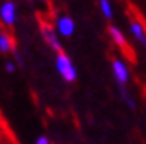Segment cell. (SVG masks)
Returning a JSON list of instances; mask_svg holds the SVG:
<instances>
[{"label": "cell", "mask_w": 146, "mask_h": 144, "mask_svg": "<svg viewBox=\"0 0 146 144\" xmlns=\"http://www.w3.org/2000/svg\"><path fill=\"white\" fill-rule=\"evenodd\" d=\"M99 7H100L102 15H104L106 19L112 18V6H111L109 0H99Z\"/></svg>", "instance_id": "obj_10"}, {"label": "cell", "mask_w": 146, "mask_h": 144, "mask_svg": "<svg viewBox=\"0 0 146 144\" xmlns=\"http://www.w3.org/2000/svg\"><path fill=\"white\" fill-rule=\"evenodd\" d=\"M130 31L137 41H140V43H145L146 41V31H145V27L140 21L131 19L130 21Z\"/></svg>", "instance_id": "obj_8"}, {"label": "cell", "mask_w": 146, "mask_h": 144, "mask_svg": "<svg viewBox=\"0 0 146 144\" xmlns=\"http://www.w3.org/2000/svg\"><path fill=\"white\" fill-rule=\"evenodd\" d=\"M108 32H109L111 40L114 41V44L118 46L119 49L123 50V52H127L128 43H127V38H125L124 34H123V31L119 30V28H117V27H114V25H111V27L108 28Z\"/></svg>", "instance_id": "obj_6"}, {"label": "cell", "mask_w": 146, "mask_h": 144, "mask_svg": "<svg viewBox=\"0 0 146 144\" xmlns=\"http://www.w3.org/2000/svg\"><path fill=\"white\" fill-rule=\"evenodd\" d=\"M143 44H145V49H146V41H145V43H143Z\"/></svg>", "instance_id": "obj_15"}, {"label": "cell", "mask_w": 146, "mask_h": 144, "mask_svg": "<svg viewBox=\"0 0 146 144\" xmlns=\"http://www.w3.org/2000/svg\"><path fill=\"white\" fill-rule=\"evenodd\" d=\"M112 74H114L115 81L118 82V85H125L128 80H130L128 68L121 59H114L112 60Z\"/></svg>", "instance_id": "obj_5"}, {"label": "cell", "mask_w": 146, "mask_h": 144, "mask_svg": "<svg viewBox=\"0 0 146 144\" xmlns=\"http://www.w3.org/2000/svg\"><path fill=\"white\" fill-rule=\"evenodd\" d=\"M34 144H52V141H50L46 135H41V137H38L36 140V143H34Z\"/></svg>", "instance_id": "obj_13"}, {"label": "cell", "mask_w": 146, "mask_h": 144, "mask_svg": "<svg viewBox=\"0 0 146 144\" xmlns=\"http://www.w3.org/2000/svg\"><path fill=\"white\" fill-rule=\"evenodd\" d=\"M15 49V41L13 37L11 36L6 30L0 31V53L2 55H9Z\"/></svg>", "instance_id": "obj_7"}, {"label": "cell", "mask_w": 146, "mask_h": 144, "mask_svg": "<svg viewBox=\"0 0 146 144\" xmlns=\"http://www.w3.org/2000/svg\"><path fill=\"white\" fill-rule=\"evenodd\" d=\"M5 71H6L7 74H13V72L16 71V63H15V60H6V62H5Z\"/></svg>", "instance_id": "obj_12"}, {"label": "cell", "mask_w": 146, "mask_h": 144, "mask_svg": "<svg viewBox=\"0 0 146 144\" xmlns=\"http://www.w3.org/2000/svg\"><path fill=\"white\" fill-rule=\"evenodd\" d=\"M55 65H56V71L59 72V75L62 77V80L65 82H75L77 80V69L71 60V57L64 52L56 53V59H55Z\"/></svg>", "instance_id": "obj_2"}, {"label": "cell", "mask_w": 146, "mask_h": 144, "mask_svg": "<svg viewBox=\"0 0 146 144\" xmlns=\"http://www.w3.org/2000/svg\"><path fill=\"white\" fill-rule=\"evenodd\" d=\"M16 18H18V11H16V5L13 0H6V2L0 6V22H2L6 28H12Z\"/></svg>", "instance_id": "obj_3"}, {"label": "cell", "mask_w": 146, "mask_h": 144, "mask_svg": "<svg viewBox=\"0 0 146 144\" xmlns=\"http://www.w3.org/2000/svg\"><path fill=\"white\" fill-rule=\"evenodd\" d=\"M12 55H13V60H15V63H16V66H24V59H22V56H21V53L18 52L16 49H13L12 50Z\"/></svg>", "instance_id": "obj_11"}, {"label": "cell", "mask_w": 146, "mask_h": 144, "mask_svg": "<svg viewBox=\"0 0 146 144\" xmlns=\"http://www.w3.org/2000/svg\"><path fill=\"white\" fill-rule=\"evenodd\" d=\"M55 28H56L58 34L61 37L68 38L75 32V22H74V19L71 18V16L59 13L55 18Z\"/></svg>", "instance_id": "obj_4"}, {"label": "cell", "mask_w": 146, "mask_h": 144, "mask_svg": "<svg viewBox=\"0 0 146 144\" xmlns=\"http://www.w3.org/2000/svg\"><path fill=\"white\" fill-rule=\"evenodd\" d=\"M41 2H50V0H41Z\"/></svg>", "instance_id": "obj_14"}, {"label": "cell", "mask_w": 146, "mask_h": 144, "mask_svg": "<svg viewBox=\"0 0 146 144\" xmlns=\"http://www.w3.org/2000/svg\"><path fill=\"white\" fill-rule=\"evenodd\" d=\"M118 87H119V94H121L123 101H124V103L130 107V109H134V107H136V103H134L131 94L128 93V90L125 88V85H118Z\"/></svg>", "instance_id": "obj_9"}, {"label": "cell", "mask_w": 146, "mask_h": 144, "mask_svg": "<svg viewBox=\"0 0 146 144\" xmlns=\"http://www.w3.org/2000/svg\"><path fill=\"white\" fill-rule=\"evenodd\" d=\"M38 25H40V34H41L43 40H44V43L52 50H55L56 53L64 52V47L61 44V38H59L61 36L58 34V31L55 28V24H52L49 19H40Z\"/></svg>", "instance_id": "obj_1"}]
</instances>
